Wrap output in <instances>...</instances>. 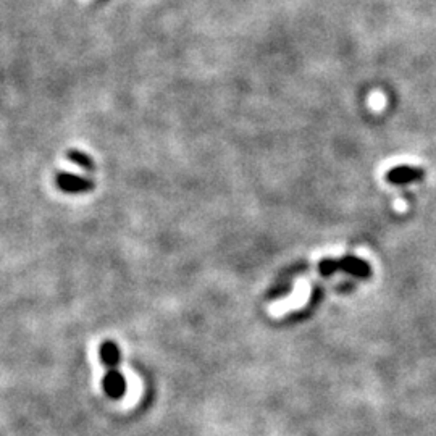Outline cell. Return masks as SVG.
<instances>
[{"label":"cell","mask_w":436,"mask_h":436,"mask_svg":"<svg viewBox=\"0 0 436 436\" xmlns=\"http://www.w3.org/2000/svg\"><path fill=\"white\" fill-rule=\"evenodd\" d=\"M336 270H343L346 274L354 275V276H369L370 275V267L367 262L362 259H358V257L353 255H346L344 259L341 260H331L326 259L320 264V271L324 275H331Z\"/></svg>","instance_id":"1"},{"label":"cell","mask_w":436,"mask_h":436,"mask_svg":"<svg viewBox=\"0 0 436 436\" xmlns=\"http://www.w3.org/2000/svg\"><path fill=\"white\" fill-rule=\"evenodd\" d=\"M68 160H72L73 163H76L78 167H81L83 170L86 171H94L96 170V165H94V160L87 153H84L81 151H76V149H72L68 152Z\"/></svg>","instance_id":"6"},{"label":"cell","mask_w":436,"mask_h":436,"mask_svg":"<svg viewBox=\"0 0 436 436\" xmlns=\"http://www.w3.org/2000/svg\"><path fill=\"white\" fill-rule=\"evenodd\" d=\"M422 178H424V170H420V168H415V167H408V165L394 167L386 173V180H388L389 183H393V185H408V183L419 181V180H422Z\"/></svg>","instance_id":"3"},{"label":"cell","mask_w":436,"mask_h":436,"mask_svg":"<svg viewBox=\"0 0 436 436\" xmlns=\"http://www.w3.org/2000/svg\"><path fill=\"white\" fill-rule=\"evenodd\" d=\"M103 391L113 399L121 398L126 391V381L117 369H110L103 376Z\"/></svg>","instance_id":"4"},{"label":"cell","mask_w":436,"mask_h":436,"mask_svg":"<svg viewBox=\"0 0 436 436\" xmlns=\"http://www.w3.org/2000/svg\"><path fill=\"white\" fill-rule=\"evenodd\" d=\"M56 185L60 191L67 194H86V192L94 190V181L91 178H84L74 175L70 171H60L56 178Z\"/></svg>","instance_id":"2"},{"label":"cell","mask_w":436,"mask_h":436,"mask_svg":"<svg viewBox=\"0 0 436 436\" xmlns=\"http://www.w3.org/2000/svg\"><path fill=\"white\" fill-rule=\"evenodd\" d=\"M101 359H102V362L108 367V369H115L118 362H120V351H118V348L113 343L102 344Z\"/></svg>","instance_id":"5"}]
</instances>
